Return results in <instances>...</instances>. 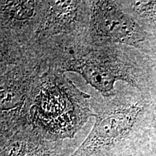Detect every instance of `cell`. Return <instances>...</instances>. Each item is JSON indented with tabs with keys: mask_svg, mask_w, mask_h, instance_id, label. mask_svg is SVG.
Instances as JSON below:
<instances>
[{
	"mask_svg": "<svg viewBox=\"0 0 156 156\" xmlns=\"http://www.w3.org/2000/svg\"><path fill=\"white\" fill-rule=\"evenodd\" d=\"M90 0L47 1L44 17L30 43L89 30Z\"/></svg>",
	"mask_w": 156,
	"mask_h": 156,
	"instance_id": "52a82bcc",
	"label": "cell"
},
{
	"mask_svg": "<svg viewBox=\"0 0 156 156\" xmlns=\"http://www.w3.org/2000/svg\"><path fill=\"white\" fill-rule=\"evenodd\" d=\"M64 142L65 140L52 139L33 128L25 156H69L73 152Z\"/></svg>",
	"mask_w": 156,
	"mask_h": 156,
	"instance_id": "ba28073f",
	"label": "cell"
},
{
	"mask_svg": "<svg viewBox=\"0 0 156 156\" xmlns=\"http://www.w3.org/2000/svg\"><path fill=\"white\" fill-rule=\"evenodd\" d=\"M94 114L90 95L80 90L64 73L48 68L37 86L28 124L48 137L66 140Z\"/></svg>",
	"mask_w": 156,
	"mask_h": 156,
	"instance_id": "7a4b0ae2",
	"label": "cell"
},
{
	"mask_svg": "<svg viewBox=\"0 0 156 156\" xmlns=\"http://www.w3.org/2000/svg\"><path fill=\"white\" fill-rule=\"evenodd\" d=\"M33 128L25 126L11 136L0 140V156H25Z\"/></svg>",
	"mask_w": 156,
	"mask_h": 156,
	"instance_id": "9c48e42d",
	"label": "cell"
},
{
	"mask_svg": "<svg viewBox=\"0 0 156 156\" xmlns=\"http://www.w3.org/2000/svg\"><path fill=\"white\" fill-rule=\"evenodd\" d=\"M90 6L89 34L93 39L146 51L147 32L118 1L90 0Z\"/></svg>",
	"mask_w": 156,
	"mask_h": 156,
	"instance_id": "5b68a950",
	"label": "cell"
},
{
	"mask_svg": "<svg viewBox=\"0 0 156 156\" xmlns=\"http://www.w3.org/2000/svg\"><path fill=\"white\" fill-rule=\"evenodd\" d=\"M103 156H127L126 153V149L123 150V151H120L118 152H116V153H113L109 154V155H103Z\"/></svg>",
	"mask_w": 156,
	"mask_h": 156,
	"instance_id": "30bf717a",
	"label": "cell"
},
{
	"mask_svg": "<svg viewBox=\"0 0 156 156\" xmlns=\"http://www.w3.org/2000/svg\"><path fill=\"white\" fill-rule=\"evenodd\" d=\"M149 106L144 98L116 93L103 98L94 110L92 129L69 156H103L125 150L126 140Z\"/></svg>",
	"mask_w": 156,
	"mask_h": 156,
	"instance_id": "3957f363",
	"label": "cell"
},
{
	"mask_svg": "<svg viewBox=\"0 0 156 156\" xmlns=\"http://www.w3.org/2000/svg\"><path fill=\"white\" fill-rule=\"evenodd\" d=\"M47 1L0 2V41L26 46L40 27Z\"/></svg>",
	"mask_w": 156,
	"mask_h": 156,
	"instance_id": "8992f818",
	"label": "cell"
},
{
	"mask_svg": "<svg viewBox=\"0 0 156 156\" xmlns=\"http://www.w3.org/2000/svg\"><path fill=\"white\" fill-rule=\"evenodd\" d=\"M46 64L26 46L17 64L0 69V140L29 125V115Z\"/></svg>",
	"mask_w": 156,
	"mask_h": 156,
	"instance_id": "277c9868",
	"label": "cell"
},
{
	"mask_svg": "<svg viewBox=\"0 0 156 156\" xmlns=\"http://www.w3.org/2000/svg\"><path fill=\"white\" fill-rule=\"evenodd\" d=\"M30 46L48 68L79 74L104 99L116 95L118 81L139 90L145 87V71L130 47L98 41L89 30L30 43Z\"/></svg>",
	"mask_w": 156,
	"mask_h": 156,
	"instance_id": "6da1fadb",
	"label": "cell"
}]
</instances>
